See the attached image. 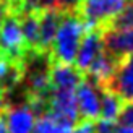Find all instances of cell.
Instances as JSON below:
<instances>
[{
    "instance_id": "cell-1",
    "label": "cell",
    "mask_w": 133,
    "mask_h": 133,
    "mask_svg": "<svg viewBox=\"0 0 133 133\" xmlns=\"http://www.w3.org/2000/svg\"><path fill=\"white\" fill-rule=\"evenodd\" d=\"M86 32L84 21L73 13H66L60 18L55 39L52 42L50 52L58 63L71 65L75 62L79 42Z\"/></svg>"
},
{
    "instance_id": "cell-2",
    "label": "cell",
    "mask_w": 133,
    "mask_h": 133,
    "mask_svg": "<svg viewBox=\"0 0 133 133\" xmlns=\"http://www.w3.org/2000/svg\"><path fill=\"white\" fill-rule=\"evenodd\" d=\"M26 54H28V47L21 32L19 18L8 13L0 24V55L21 63Z\"/></svg>"
},
{
    "instance_id": "cell-3",
    "label": "cell",
    "mask_w": 133,
    "mask_h": 133,
    "mask_svg": "<svg viewBox=\"0 0 133 133\" xmlns=\"http://www.w3.org/2000/svg\"><path fill=\"white\" fill-rule=\"evenodd\" d=\"M127 0H83L79 8L86 31L97 29L99 24H110V21L123 10Z\"/></svg>"
},
{
    "instance_id": "cell-4",
    "label": "cell",
    "mask_w": 133,
    "mask_h": 133,
    "mask_svg": "<svg viewBox=\"0 0 133 133\" xmlns=\"http://www.w3.org/2000/svg\"><path fill=\"white\" fill-rule=\"evenodd\" d=\"M75 102L83 120H97L101 112V86L91 79L81 81L75 89Z\"/></svg>"
},
{
    "instance_id": "cell-5",
    "label": "cell",
    "mask_w": 133,
    "mask_h": 133,
    "mask_svg": "<svg viewBox=\"0 0 133 133\" xmlns=\"http://www.w3.org/2000/svg\"><path fill=\"white\" fill-rule=\"evenodd\" d=\"M102 41L107 54L117 62L133 55V29L107 26L102 32Z\"/></svg>"
},
{
    "instance_id": "cell-6",
    "label": "cell",
    "mask_w": 133,
    "mask_h": 133,
    "mask_svg": "<svg viewBox=\"0 0 133 133\" xmlns=\"http://www.w3.org/2000/svg\"><path fill=\"white\" fill-rule=\"evenodd\" d=\"M105 52L104 49V41H102V32L99 29H88L79 42V47L76 52L75 62L78 71H88L89 65L96 58Z\"/></svg>"
},
{
    "instance_id": "cell-7",
    "label": "cell",
    "mask_w": 133,
    "mask_h": 133,
    "mask_svg": "<svg viewBox=\"0 0 133 133\" xmlns=\"http://www.w3.org/2000/svg\"><path fill=\"white\" fill-rule=\"evenodd\" d=\"M102 88L114 91L122 101H133V55L117 62L114 75Z\"/></svg>"
},
{
    "instance_id": "cell-8",
    "label": "cell",
    "mask_w": 133,
    "mask_h": 133,
    "mask_svg": "<svg viewBox=\"0 0 133 133\" xmlns=\"http://www.w3.org/2000/svg\"><path fill=\"white\" fill-rule=\"evenodd\" d=\"M3 117L8 133H32L37 115L32 112L28 102H21L8 107Z\"/></svg>"
},
{
    "instance_id": "cell-9",
    "label": "cell",
    "mask_w": 133,
    "mask_h": 133,
    "mask_svg": "<svg viewBox=\"0 0 133 133\" xmlns=\"http://www.w3.org/2000/svg\"><path fill=\"white\" fill-rule=\"evenodd\" d=\"M81 81H83L81 71L73 68L71 65L58 63V62L50 65L49 83H50L52 91H75Z\"/></svg>"
},
{
    "instance_id": "cell-10",
    "label": "cell",
    "mask_w": 133,
    "mask_h": 133,
    "mask_svg": "<svg viewBox=\"0 0 133 133\" xmlns=\"http://www.w3.org/2000/svg\"><path fill=\"white\" fill-rule=\"evenodd\" d=\"M62 13L57 8L54 10H44L39 13V44L37 50L39 52H47L52 47V42L55 39L58 23H60Z\"/></svg>"
},
{
    "instance_id": "cell-11",
    "label": "cell",
    "mask_w": 133,
    "mask_h": 133,
    "mask_svg": "<svg viewBox=\"0 0 133 133\" xmlns=\"http://www.w3.org/2000/svg\"><path fill=\"white\" fill-rule=\"evenodd\" d=\"M21 81H23L21 63L0 55V89L3 91V94L6 96L15 92Z\"/></svg>"
},
{
    "instance_id": "cell-12",
    "label": "cell",
    "mask_w": 133,
    "mask_h": 133,
    "mask_svg": "<svg viewBox=\"0 0 133 133\" xmlns=\"http://www.w3.org/2000/svg\"><path fill=\"white\" fill-rule=\"evenodd\" d=\"M117 66V60L114 57H110L107 52H102L94 62L89 65L88 73L91 76V81L97 83L99 86H105L112 78Z\"/></svg>"
},
{
    "instance_id": "cell-13",
    "label": "cell",
    "mask_w": 133,
    "mask_h": 133,
    "mask_svg": "<svg viewBox=\"0 0 133 133\" xmlns=\"http://www.w3.org/2000/svg\"><path fill=\"white\" fill-rule=\"evenodd\" d=\"M122 109H123L122 99L114 91L101 86V112H99V118L115 122L120 117Z\"/></svg>"
},
{
    "instance_id": "cell-14",
    "label": "cell",
    "mask_w": 133,
    "mask_h": 133,
    "mask_svg": "<svg viewBox=\"0 0 133 133\" xmlns=\"http://www.w3.org/2000/svg\"><path fill=\"white\" fill-rule=\"evenodd\" d=\"M19 24L28 50H37L39 44V13H19Z\"/></svg>"
},
{
    "instance_id": "cell-15",
    "label": "cell",
    "mask_w": 133,
    "mask_h": 133,
    "mask_svg": "<svg viewBox=\"0 0 133 133\" xmlns=\"http://www.w3.org/2000/svg\"><path fill=\"white\" fill-rule=\"evenodd\" d=\"M109 26H115V28H127L133 29V2L127 3L123 6V10L110 21Z\"/></svg>"
},
{
    "instance_id": "cell-16",
    "label": "cell",
    "mask_w": 133,
    "mask_h": 133,
    "mask_svg": "<svg viewBox=\"0 0 133 133\" xmlns=\"http://www.w3.org/2000/svg\"><path fill=\"white\" fill-rule=\"evenodd\" d=\"M32 133H57L54 118H52L47 112L42 114V115H39V118H36V125H34Z\"/></svg>"
},
{
    "instance_id": "cell-17",
    "label": "cell",
    "mask_w": 133,
    "mask_h": 133,
    "mask_svg": "<svg viewBox=\"0 0 133 133\" xmlns=\"http://www.w3.org/2000/svg\"><path fill=\"white\" fill-rule=\"evenodd\" d=\"M117 123L110 120H104V118H97L94 122V133H115Z\"/></svg>"
},
{
    "instance_id": "cell-18",
    "label": "cell",
    "mask_w": 133,
    "mask_h": 133,
    "mask_svg": "<svg viewBox=\"0 0 133 133\" xmlns=\"http://www.w3.org/2000/svg\"><path fill=\"white\" fill-rule=\"evenodd\" d=\"M118 120H120L122 125H133V101H130L127 105H123Z\"/></svg>"
},
{
    "instance_id": "cell-19",
    "label": "cell",
    "mask_w": 133,
    "mask_h": 133,
    "mask_svg": "<svg viewBox=\"0 0 133 133\" xmlns=\"http://www.w3.org/2000/svg\"><path fill=\"white\" fill-rule=\"evenodd\" d=\"M83 0H57V10L58 11H68L71 13L73 10H76L79 5H81Z\"/></svg>"
},
{
    "instance_id": "cell-20",
    "label": "cell",
    "mask_w": 133,
    "mask_h": 133,
    "mask_svg": "<svg viewBox=\"0 0 133 133\" xmlns=\"http://www.w3.org/2000/svg\"><path fill=\"white\" fill-rule=\"evenodd\" d=\"M71 133H94V122H89V120L78 122Z\"/></svg>"
},
{
    "instance_id": "cell-21",
    "label": "cell",
    "mask_w": 133,
    "mask_h": 133,
    "mask_svg": "<svg viewBox=\"0 0 133 133\" xmlns=\"http://www.w3.org/2000/svg\"><path fill=\"white\" fill-rule=\"evenodd\" d=\"M0 3L5 5L6 8H15V10L18 11L19 3H21V0H0Z\"/></svg>"
},
{
    "instance_id": "cell-22",
    "label": "cell",
    "mask_w": 133,
    "mask_h": 133,
    "mask_svg": "<svg viewBox=\"0 0 133 133\" xmlns=\"http://www.w3.org/2000/svg\"><path fill=\"white\" fill-rule=\"evenodd\" d=\"M115 133H133V125H122V123H118L117 128H115Z\"/></svg>"
},
{
    "instance_id": "cell-23",
    "label": "cell",
    "mask_w": 133,
    "mask_h": 133,
    "mask_svg": "<svg viewBox=\"0 0 133 133\" xmlns=\"http://www.w3.org/2000/svg\"><path fill=\"white\" fill-rule=\"evenodd\" d=\"M0 133H8V128H6V123H5V117L2 112H0Z\"/></svg>"
},
{
    "instance_id": "cell-24",
    "label": "cell",
    "mask_w": 133,
    "mask_h": 133,
    "mask_svg": "<svg viewBox=\"0 0 133 133\" xmlns=\"http://www.w3.org/2000/svg\"><path fill=\"white\" fill-rule=\"evenodd\" d=\"M8 15V8H6L5 5H2L0 3V24H2V21L5 19V16Z\"/></svg>"
},
{
    "instance_id": "cell-25",
    "label": "cell",
    "mask_w": 133,
    "mask_h": 133,
    "mask_svg": "<svg viewBox=\"0 0 133 133\" xmlns=\"http://www.w3.org/2000/svg\"><path fill=\"white\" fill-rule=\"evenodd\" d=\"M3 104H5V94H3V91L0 89V112L3 109Z\"/></svg>"
},
{
    "instance_id": "cell-26",
    "label": "cell",
    "mask_w": 133,
    "mask_h": 133,
    "mask_svg": "<svg viewBox=\"0 0 133 133\" xmlns=\"http://www.w3.org/2000/svg\"><path fill=\"white\" fill-rule=\"evenodd\" d=\"M131 2H133V0H131Z\"/></svg>"
}]
</instances>
